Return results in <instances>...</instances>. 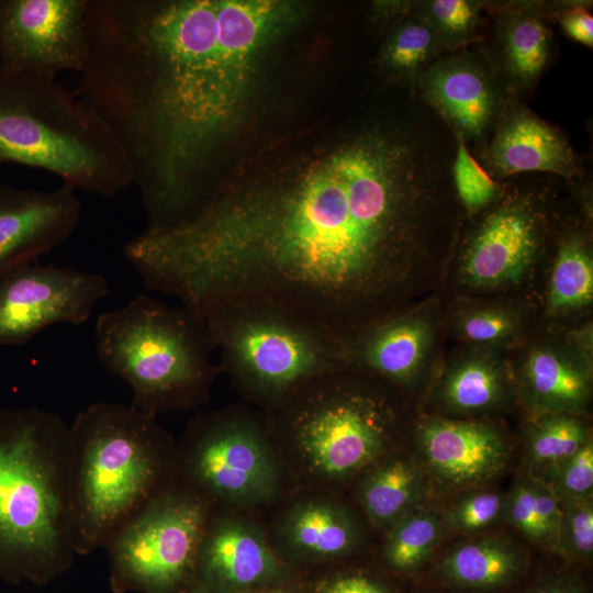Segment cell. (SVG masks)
Wrapping results in <instances>:
<instances>
[{"mask_svg":"<svg viewBox=\"0 0 593 593\" xmlns=\"http://www.w3.org/2000/svg\"><path fill=\"white\" fill-rule=\"evenodd\" d=\"M279 0H87L76 93L121 143L147 230L194 216L262 58L296 20Z\"/></svg>","mask_w":593,"mask_h":593,"instance_id":"2","label":"cell"},{"mask_svg":"<svg viewBox=\"0 0 593 593\" xmlns=\"http://www.w3.org/2000/svg\"><path fill=\"white\" fill-rule=\"evenodd\" d=\"M416 443L428 472L448 488L485 482L510 457L506 439L484 423L429 418L418 427Z\"/></svg>","mask_w":593,"mask_h":593,"instance_id":"19","label":"cell"},{"mask_svg":"<svg viewBox=\"0 0 593 593\" xmlns=\"http://www.w3.org/2000/svg\"><path fill=\"white\" fill-rule=\"evenodd\" d=\"M412 89L479 158L510 98L483 47L441 54Z\"/></svg>","mask_w":593,"mask_h":593,"instance_id":"15","label":"cell"},{"mask_svg":"<svg viewBox=\"0 0 593 593\" xmlns=\"http://www.w3.org/2000/svg\"><path fill=\"white\" fill-rule=\"evenodd\" d=\"M219 368L246 402L269 412L316 377L346 366L343 338L272 306L221 305L203 316Z\"/></svg>","mask_w":593,"mask_h":593,"instance_id":"8","label":"cell"},{"mask_svg":"<svg viewBox=\"0 0 593 593\" xmlns=\"http://www.w3.org/2000/svg\"><path fill=\"white\" fill-rule=\"evenodd\" d=\"M456 137L414 92L267 172L223 179L190 220L124 256L200 316L254 302L344 337L396 311L450 237Z\"/></svg>","mask_w":593,"mask_h":593,"instance_id":"1","label":"cell"},{"mask_svg":"<svg viewBox=\"0 0 593 593\" xmlns=\"http://www.w3.org/2000/svg\"><path fill=\"white\" fill-rule=\"evenodd\" d=\"M178 593H197V592H193V591H191V590L184 589V590H182V591H180V592H178Z\"/></svg>","mask_w":593,"mask_h":593,"instance_id":"41","label":"cell"},{"mask_svg":"<svg viewBox=\"0 0 593 593\" xmlns=\"http://www.w3.org/2000/svg\"><path fill=\"white\" fill-rule=\"evenodd\" d=\"M557 496L563 499H592L593 445L589 439L577 452L535 475Z\"/></svg>","mask_w":593,"mask_h":593,"instance_id":"33","label":"cell"},{"mask_svg":"<svg viewBox=\"0 0 593 593\" xmlns=\"http://www.w3.org/2000/svg\"><path fill=\"white\" fill-rule=\"evenodd\" d=\"M262 521L273 552L301 577L353 558L367 540L357 508L329 491L293 488Z\"/></svg>","mask_w":593,"mask_h":593,"instance_id":"11","label":"cell"},{"mask_svg":"<svg viewBox=\"0 0 593 593\" xmlns=\"http://www.w3.org/2000/svg\"><path fill=\"white\" fill-rule=\"evenodd\" d=\"M175 478L213 508L265 515L293 486L262 412L227 405L197 413L176 440Z\"/></svg>","mask_w":593,"mask_h":593,"instance_id":"9","label":"cell"},{"mask_svg":"<svg viewBox=\"0 0 593 593\" xmlns=\"http://www.w3.org/2000/svg\"><path fill=\"white\" fill-rule=\"evenodd\" d=\"M589 2L559 1L548 4V16H555L563 33L588 47L593 46V16Z\"/></svg>","mask_w":593,"mask_h":593,"instance_id":"38","label":"cell"},{"mask_svg":"<svg viewBox=\"0 0 593 593\" xmlns=\"http://www.w3.org/2000/svg\"><path fill=\"white\" fill-rule=\"evenodd\" d=\"M99 361L132 390V405L157 416L205 404L221 373L202 316L138 294L100 314L94 326Z\"/></svg>","mask_w":593,"mask_h":593,"instance_id":"7","label":"cell"},{"mask_svg":"<svg viewBox=\"0 0 593 593\" xmlns=\"http://www.w3.org/2000/svg\"><path fill=\"white\" fill-rule=\"evenodd\" d=\"M527 593H585V591L579 581L558 577L535 584Z\"/></svg>","mask_w":593,"mask_h":593,"instance_id":"39","label":"cell"},{"mask_svg":"<svg viewBox=\"0 0 593 593\" xmlns=\"http://www.w3.org/2000/svg\"><path fill=\"white\" fill-rule=\"evenodd\" d=\"M501 184L499 197L470 234L462 272L472 286L517 280L536 258L547 230V213L538 189Z\"/></svg>","mask_w":593,"mask_h":593,"instance_id":"16","label":"cell"},{"mask_svg":"<svg viewBox=\"0 0 593 593\" xmlns=\"http://www.w3.org/2000/svg\"><path fill=\"white\" fill-rule=\"evenodd\" d=\"M561 516L559 500L535 475L516 481L505 496L503 517L535 542L555 548Z\"/></svg>","mask_w":593,"mask_h":593,"instance_id":"27","label":"cell"},{"mask_svg":"<svg viewBox=\"0 0 593 593\" xmlns=\"http://www.w3.org/2000/svg\"><path fill=\"white\" fill-rule=\"evenodd\" d=\"M497 182L523 174H547L567 182L582 177L583 164L560 128L508 98L477 159Z\"/></svg>","mask_w":593,"mask_h":593,"instance_id":"17","label":"cell"},{"mask_svg":"<svg viewBox=\"0 0 593 593\" xmlns=\"http://www.w3.org/2000/svg\"><path fill=\"white\" fill-rule=\"evenodd\" d=\"M8 163L105 198L133 184L121 143L90 103L56 79L0 66V168Z\"/></svg>","mask_w":593,"mask_h":593,"instance_id":"6","label":"cell"},{"mask_svg":"<svg viewBox=\"0 0 593 593\" xmlns=\"http://www.w3.org/2000/svg\"><path fill=\"white\" fill-rule=\"evenodd\" d=\"M484 2L493 15L490 43L483 47L507 96L518 99L537 83L551 51L546 24L548 4L539 1Z\"/></svg>","mask_w":593,"mask_h":593,"instance_id":"20","label":"cell"},{"mask_svg":"<svg viewBox=\"0 0 593 593\" xmlns=\"http://www.w3.org/2000/svg\"><path fill=\"white\" fill-rule=\"evenodd\" d=\"M394 312L343 337V344L346 366L390 385H401L418 372L429 345L430 328L419 316Z\"/></svg>","mask_w":593,"mask_h":593,"instance_id":"21","label":"cell"},{"mask_svg":"<svg viewBox=\"0 0 593 593\" xmlns=\"http://www.w3.org/2000/svg\"><path fill=\"white\" fill-rule=\"evenodd\" d=\"M267 538L262 516L212 508L186 589L197 593H247L298 582Z\"/></svg>","mask_w":593,"mask_h":593,"instance_id":"13","label":"cell"},{"mask_svg":"<svg viewBox=\"0 0 593 593\" xmlns=\"http://www.w3.org/2000/svg\"><path fill=\"white\" fill-rule=\"evenodd\" d=\"M340 563V562H339ZM339 563L317 569V574L302 575L305 593H394L379 577L359 568ZM314 572V571H312ZM310 574V573H309Z\"/></svg>","mask_w":593,"mask_h":593,"instance_id":"36","label":"cell"},{"mask_svg":"<svg viewBox=\"0 0 593 593\" xmlns=\"http://www.w3.org/2000/svg\"><path fill=\"white\" fill-rule=\"evenodd\" d=\"M593 298V261L585 239L569 234L559 246L549 287V305L556 311L579 309Z\"/></svg>","mask_w":593,"mask_h":593,"instance_id":"28","label":"cell"},{"mask_svg":"<svg viewBox=\"0 0 593 593\" xmlns=\"http://www.w3.org/2000/svg\"><path fill=\"white\" fill-rule=\"evenodd\" d=\"M443 518L437 513L415 508L382 535L380 558L395 573H411L428 558L443 533Z\"/></svg>","mask_w":593,"mask_h":593,"instance_id":"26","label":"cell"},{"mask_svg":"<svg viewBox=\"0 0 593 593\" xmlns=\"http://www.w3.org/2000/svg\"><path fill=\"white\" fill-rule=\"evenodd\" d=\"M392 7L390 13L396 18L383 41L379 61L390 78L412 88L418 75L445 51L433 29L404 2Z\"/></svg>","mask_w":593,"mask_h":593,"instance_id":"25","label":"cell"},{"mask_svg":"<svg viewBox=\"0 0 593 593\" xmlns=\"http://www.w3.org/2000/svg\"><path fill=\"white\" fill-rule=\"evenodd\" d=\"M526 390L533 407L542 414L574 413L589 398V378L558 353L534 350L525 366Z\"/></svg>","mask_w":593,"mask_h":593,"instance_id":"24","label":"cell"},{"mask_svg":"<svg viewBox=\"0 0 593 593\" xmlns=\"http://www.w3.org/2000/svg\"><path fill=\"white\" fill-rule=\"evenodd\" d=\"M76 557L70 425L38 407L0 409V579L43 585Z\"/></svg>","mask_w":593,"mask_h":593,"instance_id":"3","label":"cell"},{"mask_svg":"<svg viewBox=\"0 0 593 593\" xmlns=\"http://www.w3.org/2000/svg\"><path fill=\"white\" fill-rule=\"evenodd\" d=\"M108 292L100 273L37 262L20 268L0 283V346L24 345L54 324H82Z\"/></svg>","mask_w":593,"mask_h":593,"instance_id":"14","label":"cell"},{"mask_svg":"<svg viewBox=\"0 0 593 593\" xmlns=\"http://www.w3.org/2000/svg\"><path fill=\"white\" fill-rule=\"evenodd\" d=\"M80 216L76 191L65 184L38 191L0 183V283L65 243Z\"/></svg>","mask_w":593,"mask_h":593,"instance_id":"18","label":"cell"},{"mask_svg":"<svg viewBox=\"0 0 593 593\" xmlns=\"http://www.w3.org/2000/svg\"><path fill=\"white\" fill-rule=\"evenodd\" d=\"M501 371L491 361L471 358L460 362L446 377L443 396L451 409L478 412L491 407L503 392Z\"/></svg>","mask_w":593,"mask_h":593,"instance_id":"31","label":"cell"},{"mask_svg":"<svg viewBox=\"0 0 593 593\" xmlns=\"http://www.w3.org/2000/svg\"><path fill=\"white\" fill-rule=\"evenodd\" d=\"M87 0H0V66L49 79L80 72L88 54Z\"/></svg>","mask_w":593,"mask_h":593,"instance_id":"12","label":"cell"},{"mask_svg":"<svg viewBox=\"0 0 593 593\" xmlns=\"http://www.w3.org/2000/svg\"><path fill=\"white\" fill-rule=\"evenodd\" d=\"M562 511L555 550L571 560H586L593 552L592 499L559 500Z\"/></svg>","mask_w":593,"mask_h":593,"instance_id":"34","label":"cell"},{"mask_svg":"<svg viewBox=\"0 0 593 593\" xmlns=\"http://www.w3.org/2000/svg\"><path fill=\"white\" fill-rule=\"evenodd\" d=\"M349 500L368 527L383 533L419 507L423 475L417 462L398 448L382 455L353 482Z\"/></svg>","mask_w":593,"mask_h":593,"instance_id":"22","label":"cell"},{"mask_svg":"<svg viewBox=\"0 0 593 593\" xmlns=\"http://www.w3.org/2000/svg\"><path fill=\"white\" fill-rule=\"evenodd\" d=\"M460 329L469 340L491 343L508 336L514 329V320L501 310L474 311L461 321Z\"/></svg>","mask_w":593,"mask_h":593,"instance_id":"37","label":"cell"},{"mask_svg":"<svg viewBox=\"0 0 593 593\" xmlns=\"http://www.w3.org/2000/svg\"><path fill=\"white\" fill-rule=\"evenodd\" d=\"M176 440L156 416L99 402L70 425V478L77 556L112 536L175 479Z\"/></svg>","mask_w":593,"mask_h":593,"instance_id":"5","label":"cell"},{"mask_svg":"<svg viewBox=\"0 0 593 593\" xmlns=\"http://www.w3.org/2000/svg\"><path fill=\"white\" fill-rule=\"evenodd\" d=\"M212 508L175 478L105 545L112 592L184 590Z\"/></svg>","mask_w":593,"mask_h":593,"instance_id":"10","label":"cell"},{"mask_svg":"<svg viewBox=\"0 0 593 593\" xmlns=\"http://www.w3.org/2000/svg\"><path fill=\"white\" fill-rule=\"evenodd\" d=\"M247 593H305L301 579L292 584L268 588L262 590H256Z\"/></svg>","mask_w":593,"mask_h":593,"instance_id":"40","label":"cell"},{"mask_svg":"<svg viewBox=\"0 0 593 593\" xmlns=\"http://www.w3.org/2000/svg\"><path fill=\"white\" fill-rule=\"evenodd\" d=\"M526 566V553L518 545L507 537L493 536L456 547L441 559L438 570L451 584L486 591L512 583Z\"/></svg>","mask_w":593,"mask_h":593,"instance_id":"23","label":"cell"},{"mask_svg":"<svg viewBox=\"0 0 593 593\" xmlns=\"http://www.w3.org/2000/svg\"><path fill=\"white\" fill-rule=\"evenodd\" d=\"M588 440L586 428L573 414H544L528 430L527 459L541 472L572 456Z\"/></svg>","mask_w":593,"mask_h":593,"instance_id":"30","label":"cell"},{"mask_svg":"<svg viewBox=\"0 0 593 593\" xmlns=\"http://www.w3.org/2000/svg\"><path fill=\"white\" fill-rule=\"evenodd\" d=\"M388 385L344 366L262 412L293 488L346 495L367 467L396 448L400 412Z\"/></svg>","mask_w":593,"mask_h":593,"instance_id":"4","label":"cell"},{"mask_svg":"<svg viewBox=\"0 0 593 593\" xmlns=\"http://www.w3.org/2000/svg\"><path fill=\"white\" fill-rule=\"evenodd\" d=\"M456 137L451 176L456 198L469 213L475 214L496 200L501 183L495 181L470 153L465 142Z\"/></svg>","mask_w":593,"mask_h":593,"instance_id":"32","label":"cell"},{"mask_svg":"<svg viewBox=\"0 0 593 593\" xmlns=\"http://www.w3.org/2000/svg\"><path fill=\"white\" fill-rule=\"evenodd\" d=\"M505 495L494 490L470 492L456 501L443 518L445 528L456 533L485 529L504 516Z\"/></svg>","mask_w":593,"mask_h":593,"instance_id":"35","label":"cell"},{"mask_svg":"<svg viewBox=\"0 0 593 593\" xmlns=\"http://www.w3.org/2000/svg\"><path fill=\"white\" fill-rule=\"evenodd\" d=\"M404 4L433 29L445 53L466 48L481 36L483 1L423 0Z\"/></svg>","mask_w":593,"mask_h":593,"instance_id":"29","label":"cell"}]
</instances>
